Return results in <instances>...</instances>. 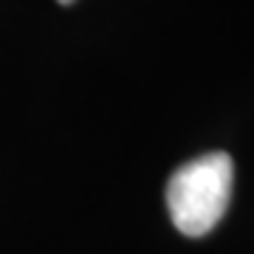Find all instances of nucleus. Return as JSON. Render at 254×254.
I'll return each instance as SVG.
<instances>
[{"label": "nucleus", "mask_w": 254, "mask_h": 254, "mask_svg": "<svg viewBox=\"0 0 254 254\" xmlns=\"http://www.w3.org/2000/svg\"><path fill=\"white\" fill-rule=\"evenodd\" d=\"M229 195L232 158L226 153H206L173 173L167 184V209L181 235L203 237L223 218Z\"/></svg>", "instance_id": "1"}, {"label": "nucleus", "mask_w": 254, "mask_h": 254, "mask_svg": "<svg viewBox=\"0 0 254 254\" xmlns=\"http://www.w3.org/2000/svg\"><path fill=\"white\" fill-rule=\"evenodd\" d=\"M60 3H63V6H68V3H73V0H60Z\"/></svg>", "instance_id": "2"}]
</instances>
